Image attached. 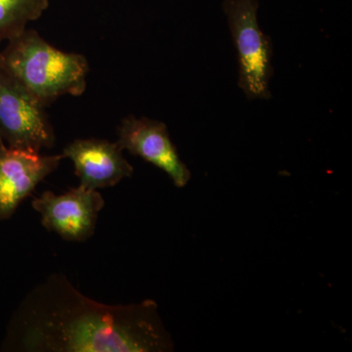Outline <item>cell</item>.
Returning a JSON list of instances; mask_svg holds the SVG:
<instances>
[{"label":"cell","mask_w":352,"mask_h":352,"mask_svg":"<svg viewBox=\"0 0 352 352\" xmlns=\"http://www.w3.org/2000/svg\"><path fill=\"white\" fill-rule=\"evenodd\" d=\"M1 351L168 352L175 351L154 300L109 305L91 300L64 275L34 287L7 326Z\"/></svg>","instance_id":"6da1fadb"},{"label":"cell","mask_w":352,"mask_h":352,"mask_svg":"<svg viewBox=\"0 0 352 352\" xmlns=\"http://www.w3.org/2000/svg\"><path fill=\"white\" fill-rule=\"evenodd\" d=\"M7 43L0 62L45 107L60 96H80L87 89L89 66L82 55L53 47L34 30Z\"/></svg>","instance_id":"7a4b0ae2"},{"label":"cell","mask_w":352,"mask_h":352,"mask_svg":"<svg viewBox=\"0 0 352 352\" xmlns=\"http://www.w3.org/2000/svg\"><path fill=\"white\" fill-rule=\"evenodd\" d=\"M259 0H223L229 30L237 52L238 85L249 100H270L273 45L258 23Z\"/></svg>","instance_id":"3957f363"},{"label":"cell","mask_w":352,"mask_h":352,"mask_svg":"<svg viewBox=\"0 0 352 352\" xmlns=\"http://www.w3.org/2000/svg\"><path fill=\"white\" fill-rule=\"evenodd\" d=\"M44 109L0 62V140L36 152L52 147L54 131Z\"/></svg>","instance_id":"277c9868"},{"label":"cell","mask_w":352,"mask_h":352,"mask_svg":"<svg viewBox=\"0 0 352 352\" xmlns=\"http://www.w3.org/2000/svg\"><path fill=\"white\" fill-rule=\"evenodd\" d=\"M32 206L50 232L63 240L83 242L94 235L105 201L97 190L78 185L61 195L45 191L32 201Z\"/></svg>","instance_id":"5b68a950"},{"label":"cell","mask_w":352,"mask_h":352,"mask_svg":"<svg viewBox=\"0 0 352 352\" xmlns=\"http://www.w3.org/2000/svg\"><path fill=\"white\" fill-rule=\"evenodd\" d=\"M117 143L164 171L178 188H183L191 179L188 166L183 163L171 141L168 127L160 120L129 116L118 129Z\"/></svg>","instance_id":"8992f818"},{"label":"cell","mask_w":352,"mask_h":352,"mask_svg":"<svg viewBox=\"0 0 352 352\" xmlns=\"http://www.w3.org/2000/svg\"><path fill=\"white\" fill-rule=\"evenodd\" d=\"M64 157L9 147L0 140V221L10 219L20 204L56 170Z\"/></svg>","instance_id":"52a82bcc"},{"label":"cell","mask_w":352,"mask_h":352,"mask_svg":"<svg viewBox=\"0 0 352 352\" xmlns=\"http://www.w3.org/2000/svg\"><path fill=\"white\" fill-rule=\"evenodd\" d=\"M62 156L73 162L80 185L85 188L98 190L115 186L133 175V168L117 142L103 139H76L65 148Z\"/></svg>","instance_id":"ba28073f"},{"label":"cell","mask_w":352,"mask_h":352,"mask_svg":"<svg viewBox=\"0 0 352 352\" xmlns=\"http://www.w3.org/2000/svg\"><path fill=\"white\" fill-rule=\"evenodd\" d=\"M48 6V0H0V43L20 36Z\"/></svg>","instance_id":"9c48e42d"}]
</instances>
